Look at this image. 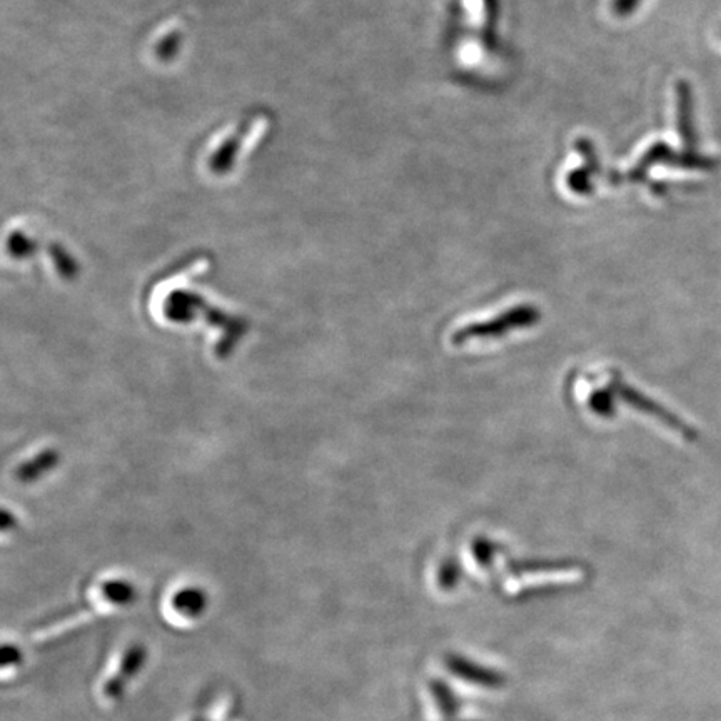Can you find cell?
<instances>
[{"label":"cell","mask_w":721,"mask_h":721,"mask_svg":"<svg viewBox=\"0 0 721 721\" xmlns=\"http://www.w3.org/2000/svg\"><path fill=\"white\" fill-rule=\"evenodd\" d=\"M468 721H474V720H468Z\"/></svg>","instance_id":"277c9868"},{"label":"cell","mask_w":721,"mask_h":721,"mask_svg":"<svg viewBox=\"0 0 721 721\" xmlns=\"http://www.w3.org/2000/svg\"><path fill=\"white\" fill-rule=\"evenodd\" d=\"M429 690L433 695L434 703L438 706L439 715L443 716L444 720L451 721L459 715L461 701L448 683L434 678L429 683Z\"/></svg>","instance_id":"7a4b0ae2"},{"label":"cell","mask_w":721,"mask_h":721,"mask_svg":"<svg viewBox=\"0 0 721 721\" xmlns=\"http://www.w3.org/2000/svg\"><path fill=\"white\" fill-rule=\"evenodd\" d=\"M444 663H446V668L464 683H471V685L488 688V690H498L501 686H505L506 678L503 673L493 670L490 666L479 665L476 661L464 658L458 653H448L444 658Z\"/></svg>","instance_id":"6da1fadb"},{"label":"cell","mask_w":721,"mask_h":721,"mask_svg":"<svg viewBox=\"0 0 721 721\" xmlns=\"http://www.w3.org/2000/svg\"><path fill=\"white\" fill-rule=\"evenodd\" d=\"M144 658H146V655H144V651H142V648H139V646L127 651L126 656H124V661H122L121 673L114 676L111 683L106 686L107 695L112 696V698H117L122 688H124V685H126L127 678H131V676L136 675L137 671H139L142 663H144Z\"/></svg>","instance_id":"3957f363"}]
</instances>
